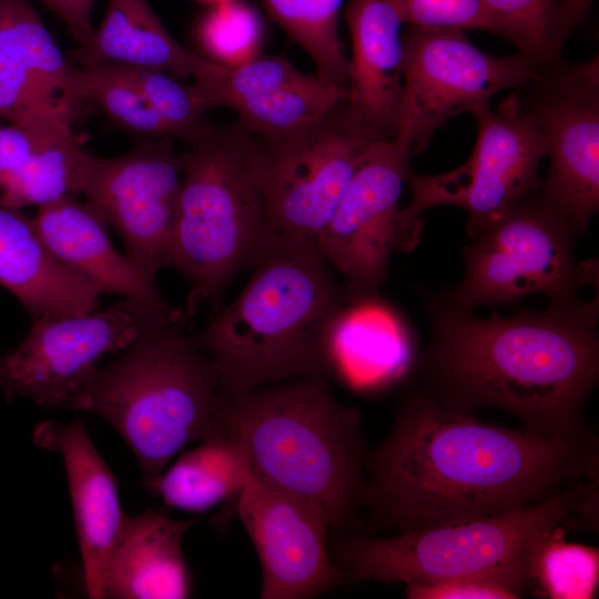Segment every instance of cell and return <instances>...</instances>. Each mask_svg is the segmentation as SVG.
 <instances>
[{
  "instance_id": "1",
  "label": "cell",
  "mask_w": 599,
  "mask_h": 599,
  "mask_svg": "<svg viewBox=\"0 0 599 599\" xmlns=\"http://www.w3.org/2000/svg\"><path fill=\"white\" fill-rule=\"evenodd\" d=\"M596 434L485 423L424 385L399 405L367 453L363 507L395 532L470 521L525 507L598 478Z\"/></svg>"
},
{
  "instance_id": "2",
  "label": "cell",
  "mask_w": 599,
  "mask_h": 599,
  "mask_svg": "<svg viewBox=\"0 0 599 599\" xmlns=\"http://www.w3.org/2000/svg\"><path fill=\"white\" fill-rule=\"evenodd\" d=\"M426 307L433 335L418 359L425 387L468 412L502 409L535 430L588 428L583 409L599 380L598 290L589 302L488 318L445 292L427 296Z\"/></svg>"
},
{
  "instance_id": "3",
  "label": "cell",
  "mask_w": 599,
  "mask_h": 599,
  "mask_svg": "<svg viewBox=\"0 0 599 599\" xmlns=\"http://www.w3.org/2000/svg\"><path fill=\"white\" fill-rule=\"evenodd\" d=\"M248 282L197 334L221 396L331 374L335 323L349 301L315 240L275 232Z\"/></svg>"
},
{
  "instance_id": "4",
  "label": "cell",
  "mask_w": 599,
  "mask_h": 599,
  "mask_svg": "<svg viewBox=\"0 0 599 599\" xmlns=\"http://www.w3.org/2000/svg\"><path fill=\"white\" fill-rule=\"evenodd\" d=\"M214 429L241 446L253 478L313 502L332 530L355 522L368 451L359 409L335 398L328 375L219 394Z\"/></svg>"
},
{
  "instance_id": "5",
  "label": "cell",
  "mask_w": 599,
  "mask_h": 599,
  "mask_svg": "<svg viewBox=\"0 0 599 599\" xmlns=\"http://www.w3.org/2000/svg\"><path fill=\"white\" fill-rule=\"evenodd\" d=\"M219 380L186 332V317L145 329L120 357L99 365L75 410L110 424L131 449L143 485L155 480L189 444L215 433Z\"/></svg>"
},
{
  "instance_id": "6",
  "label": "cell",
  "mask_w": 599,
  "mask_h": 599,
  "mask_svg": "<svg viewBox=\"0 0 599 599\" xmlns=\"http://www.w3.org/2000/svg\"><path fill=\"white\" fill-rule=\"evenodd\" d=\"M172 267L191 283L190 308L217 303L271 242L257 136L238 121L209 123L186 141Z\"/></svg>"
},
{
  "instance_id": "7",
  "label": "cell",
  "mask_w": 599,
  "mask_h": 599,
  "mask_svg": "<svg viewBox=\"0 0 599 599\" xmlns=\"http://www.w3.org/2000/svg\"><path fill=\"white\" fill-rule=\"evenodd\" d=\"M598 478L506 512L392 536L345 535L329 549L346 582H443L494 571L526 557L547 531L577 525Z\"/></svg>"
},
{
  "instance_id": "8",
  "label": "cell",
  "mask_w": 599,
  "mask_h": 599,
  "mask_svg": "<svg viewBox=\"0 0 599 599\" xmlns=\"http://www.w3.org/2000/svg\"><path fill=\"white\" fill-rule=\"evenodd\" d=\"M577 234L538 196L527 200L490 224L473 244L463 247V282L445 292L460 309L479 305H512L542 294L549 305L580 301L586 285L598 286V260L578 261Z\"/></svg>"
},
{
  "instance_id": "9",
  "label": "cell",
  "mask_w": 599,
  "mask_h": 599,
  "mask_svg": "<svg viewBox=\"0 0 599 599\" xmlns=\"http://www.w3.org/2000/svg\"><path fill=\"white\" fill-rule=\"evenodd\" d=\"M471 114L477 140L464 164L435 175L408 173L410 202L402 216L419 235L423 212L453 205L468 213L466 231L475 240L509 210L540 193L545 142L521 91L507 95L496 110L486 105Z\"/></svg>"
},
{
  "instance_id": "10",
  "label": "cell",
  "mask_w": 599,
  "mask_h": 599,
  "mask_svg": "<svg viewBox=\"0 0 599 599\" xmlns=\"http://www.w3.org/2000/svg\"><path fill=\"white\" fill-rule=\"evenodd\" d=\"M402 40L403 92L394 141L413 155L449 119L490 105L504 90L528 89L545 69L518 52L485 53L460 29L409 26Z\"/></svg>"
},
{
  "instance_id": "11",
  "label": "cell",
  "mask_w": 599,
  "mask_h": 599,
  "mask_svg": "<svg viewBox=\"0 0 599 599\" xmlns=\"http://www.w3.org/2000/svg\"><path fill=\"white\" fill-rule=\"evenodd\" d=\"M257 140L272 230L315 240L334 215L364 153L380 139L344 99L306 125Z\"/></svg>"
},
{
  "instance_id": "12",
  "label": "cell",
  "mask_w": 599,
  "mask_h": 599,
  "mask_svg": "<svg viewBox=\"0 0 599 599\" xmlns=\"http://www.w3.org/2000/svg\"><path fill=\"white\" fill-rule=\"evenodd\" d=\"M123 300L83 314L32 318L23 339L0 355V389L6 399H29L45 408H74L100 361L129 347L145 329L184 317Z\"/></svg>"
},
{
  "instance_id": "13",
  "label": "cell",
  "mask_w": 599,
  "mask_h": 599,
  "mask_svg": "<svg viewBox=\"0 0 599 599\" xmlns=\"http://www.w3.org/2000/svg\"><path fill=\"white\" fill-rule=\"evenodd\" d=\"M181 183V155L170 139L144 140L113 158L79 146L72 164L73 193L103 214L121 236L125 256L153 280L172 267Z\"/></svg>"
},
{
  "instance_id": "14",
  "label": "cell",
  "mask_w": 599,
  "mask_h": 599,
  "mask_svg": "<svg viewBox=\"0 0 599 599\" xmlns=\"http://www.w3.org/2000/svg\"><path fill=\"white\" fill-rule=\"evenodd\" d=\"M413 154L397 142L374 141L334 215L315 238L349 298L377 293L388 280L395 251L410 252L420 235L406 226L399 207Z\"/></svg>"
},
{
  "instance_id": "15",
  "label": "cell",
  "mask_w": 599,
  "mask_h": 599,
  "mask_svg": "<svg viewBox=\"0 0 599 599\" xmlns=\"http://www.w3.org/2000/svg\"><path fill=\"white\" fill-rule=\"evenodd\" d=\"M549 166L539 197L581 234L599 210V59L545 68L524 92Z\"/></svg>"
},
{
  "instance_id": "16",
  "label": "cell",
  "mask_w": 599,
  "mask_h": 599,
  "mask_svg": "<svg viewBox=\"0 0 599 599\" xmlns=\"http://www.w3.org/2000/svg\"><path fill=\"white\" fill-rule=\"evenodd\" d=\"M262 567V599H307L346 582L327 548L332 530L313 502L253 477L235 498Z\"/></svg>"
},
{
  "instance_id": "17",
  "label": "cell",
  "mask_w": 599,
  "mask_h": 599,
  "mask_svg": "<svg viewBox=\"0 0 599 599\" xmlns=\"http://www.w3.org/2000/svg\"><path fill=\"white\" fill-rule=\"evenodd\" d=\"M75 65L28 0H6L0 22V119L28 128L71 129L81 101Z\"/></svg>"
},
{
  "instance_id": "18",
  "label": "cell",
  "mask_w": 599,
  "mask_h": 599,
  "mask_svg": "<svg viewBox=\"0 0 599 599\" xmlns=\"http://www.w3.org/2000/svg\"><path fill=\"white\" fill-rule=\"evenodd\" d=\"M197 87L209 110H233L245 129L262 138L315 121L347 94L345 87L305 73L286 59L261 55L200 80Z\"/></svg>"
},
{
  "instance_id": "19",
  "label": "cell",
  "mask_w": 599,
  "mask_h": 599,
  "mask_svg": "<svg viewBox=\"0 0 599 599\" xmlns=\"http://www.w3.org/2000/svg\"><path fill=\"white\" fill-rule=\"evenodd\" d=\"M33 440L39 447L62 457L85 591L89 598L102 599L108 559L126 517L115 477L92 443L82 419L69 424L40 423L33 430Z\"/></svg>"
},
{
  "instance_id": "20",
  "label": "cell",
  "mask_w": 599,
  "mask_h": 599,
  "mask_svg": "<svg viewBox=\"0 0 599 599\" xmlns=\"http://www.w3.org/2000/svg\"><path fill=\"white\" fill-rule=\"evenodd\" d=\"M41 240L54 257L94 286L162 312L171 305L153 280L113 247L103 214L90 202L68 195L39 206L32 219Z\"/></svg>"
},
{
  "instance_id": "21",
  "label": "cell",
  "mask_w": 599,
  "mask_h": 599,
  "mask_svg": "<svg viewBox=\"0 0 599 599\" xmlns=\"http://www.w3.org/2000/svg\"><path fill=\"white\" fill-rule=\"evenodd\" d=\"M352 57L346 100L380 140H395L403 92L405 23L396 0H348Z\"/></svg>"
},
{
  "instance_id": "22",
  "label": "cell",
  "mask_w": 599,
  "mask_h": 599,
  "mask_svg": "<svg viewBox=\"0 0 599 599\" xmlns=\"http://www.w3.org/2000/svg\"><path fill=\"white\" fill-rule=\"evenodd\" d=\"M199 519H172L151 508L126 516L108 559L103 598H189L182 541Z\"/></svg>"
},
{
  "instance_id": "23",
  "label": "cell",
  "mask_w": 599,
  "mask_h": 599,
  "mask_svg": "<svg viewBox=\"0 0 599 599\" xmlns=\"http://www.w3.org/2000/svg\"><path fill=\"white\" fill-rule=\"evenodd\" d=\"M407 323L376 293L349 298L332 333L331 373L357 390L386 388L417 367Z\"/></svg>"
},
{
  "instance_id": "24",
  "label": "cell",
  "mask_w": 599,
  "mask_h": 599,
  "mask_svg": "<svg viewBox=\"0 0 599 599\" xmlns=\"http://www.w3.org/2000/svg\"><path fill=\"white\" fill-rule=\"evenodd\" d=\"M0 285L32 318L98 308L101 293L60 263L20 209L0 206Z\"/></svg>"
},
{
  "instance_id": "25",
  "label": "cell",
  "mask_w": 599,
  "mask_h": 599,
  "mask_svg": "<svg viewBox=\"0 0 599 599\" xmlns=\"http://www.w3.org/2000/svg\"><path fill=\"white\" fill-rule=\"evenodd\" d=\"M75 65L113 63L165 71L194 80L225 67L186 50L167 32L148 0H110L105 17L90 40L70 52Z\"/></svg>"
},
{
  "instance_id": "26",
  "label": "cell",
  "mask_w": 599,
  "mask_h": 599,
  "mask_svg": "<svg viewBox=\"0 0 599 599\" xmlns=\"http://www.w3.org/2000/svg\"><path fill=\"white\" fill-rule=\"evenodd\" d=\"M175 457L144 487L177 510L201 514L229 499L235 500L252 477L241 446L221 433Z\"/></svg>"
},
{
  "instance_id": "27",
  "label": "cell",
  "mask_w": 599,
  "mask_h": 599,
  "mask_svg": "<svg viewBox=\"0 0 599 599\" xmlns=\"http://www.w3.org/2000/svg\"><path fill=\"white\" fill-rule=\"evenodd\" d=\"M271 17L312 59L316 73L347 85L348 58L338 19L343 0H262Z\"/></svg>"
},
{
  "instance_id": "28",
  "label": "cell",
  "mask_w": 599,
  "mask_h": 599,
  "mask_svg": "<svg viewBox=\"0 0 599 599\" xmlns=\"http://www.w3.org/2000/svg\"><path fill=\"white\" fill-rule=\"evenodd\" d=\"M562 526L542 535L529 549V590L551 599L593 598L599 581L597 548L568 542Z\"/></svg>"
},
{
  "instance_id": "29",
  "label": "cell",
  "mask_w": 599,
  "mask_h": 599,
  "mask_svg": "<svg viewBox=\"0 0 599 599\" xmlns=\"http://www.w3.org/2000/svg\"><path fill=\"white\" fill-rule=\"evenodd\" d=\"M74 75L81 101L99 106L122 129L151 139L172 138L128 67L113 63L75 65Z\"/></svg>"
},
{
  "instance_id": "30",
  "label": "cell",
  "mask_w": 599,
  "mask_h": 599,
  "mask_svg": "<svg viewBox=\"0 0 599 599\" xmlns=\"http://www.w3.org/2000/svg\"><path fill=\"white\" fill-rule=\"evenodd\" d=\"M496 34L542 68L560 62L559 0H480Z\"/></svg>"
},
{
  "instance_id": "31",
  "label": "cell",
  "mask_w": 599,
  "mask_h": 599,
  "mask_svg": "<svg viewBox=\"0 0 599 599\" xmlns=\"http://www.w3.org/2000/svg\"><path fill=\"white\" fill-rule=\"evenodd\" d=\"M74 135L41 149L0 176V206L21 209L74 195L71 173L79 148Z\"/></svg>"
},
{
  "instance_id": "32",
  "label": "cell",
  "mask_w": 599,
  "mask_h": 599,
  "mask_svg": "<svg viewBox=\"0 0 599 599\" xmlns=\"http://www.w3.org/2000/svg\"><path fill=\"white\" fill-rule=\"evenodd\" d=\"M263 37L261 17L241 0L215 3L197 27V39L207 60L229 69L260 57Z\"/></svg>"
},
{
  "instance_id": "33",
  "label": "cell",
  "mask_w": 599,
  "mask_h": 599,
  "mask_svg": "<svg viewBox=\"0 0 599 599\" xmlns=\"http://www.w3.org/2000/svg\"><path fill=\"white\" fill-rule=\"evenodd\" d=\"M128 68L172 138L189 141L210 123L205 119L207 109L194 83L183 84L158 69Z\"/></svg>"
},
{
  "instance_id": "34",
  "label": "cell",
  "mask_w": 599,
  "mask_h": 599,
  "mask_svg": "<svg viewBox=\"0 0 599 599\" xmlns=\"http://www.w3.org/2000/svg\"><path fill=\"white\" fill-rule=\"evenodd\" d=\"M410 599H516L529 590L528 555L494 571L443 582L407 583Z\"/></svg>"
},
{
  "instance_id": "35",
  "label": "cell",
  "mask_w": 599,
  "mask_h": 599,
  "mask_svg": "<svg viewBox=\"0 0 599 599\" xmlns=\"http://www.w3.org/2000/svg\"><path fill=\"white\" fill-rule=\"evenodd\" d=\"M405 23L493 32L480 0H396Z\"/></svg>"
},
{
  "instance_id": "36",
  "label": "cell",
  "mask_w": 599,
  "mask_h": 599,
  "mask_svg": "<svg viewBox=\"0 0 599 599\" xmlns=\"http://www.w3.org/2000/svg\"><path fill=\"white\" fill-rule=\"evenodd\" d=\"M73 135L72 129L0 126V176L34 152Z\"/></svg>"
},
{
  "instance_id": "37",
  "label": "cell",
  "mask_w": 599,
  "mask_h": 599,
  "mask_svg": "<svg viewBox=\"0 0 599 599\" xmlns=\"http://www.w3.org/2000/svg\"><path fill=\"white\" fill-rule=\"evenodd\" d=\"M54 12L68 27L72 37L85 44L92 33L91 12L94 0H40Z\"/></svg>"
},
{
  "instance_id": "38",
  "label": "cell",
  "mask_w": 599,
  "mask_h": 599,
  "mask_svg": "<svg viewBox=\"0 0 599 599\" xmlns=\"http://www.w3.org/2000/svg\"><path fill=\"white\" fill-rule=\"evenodd\" d=\"M595 0H559V29L564 42L583 20Z\"/></svg>"
},
{
  "instance_id": "39",
  "label": "cell",
  "mask_w": 599,
  "mask_h": 599,
  "mask_svg": "<svg viewBox=\"0 0 599 599\" xmlns=\"http://www.w3.org/2000/svg\"><path fill=\"white\" fill-rule=\"evenodd\" d=\"M4 1L6 0H0V22H1L2 13H3Z\"/></svg>"
},
{
  "instance_id": "40",
  "label": "cell",
  "mask_w": 599,
  "mask_h": 599,
  "mask_svg": "<svg viewBox=\"0 0 599 599\" xmlns=\"http://www.w3.org/2000/svg\"><path fill=\"white\" fill-rule=\"evenodd\" d=\"M202 1L211 2V3L215 4V3H219V2H222V1H225V0H202Z\"/></svg>"
}]
</instances>
